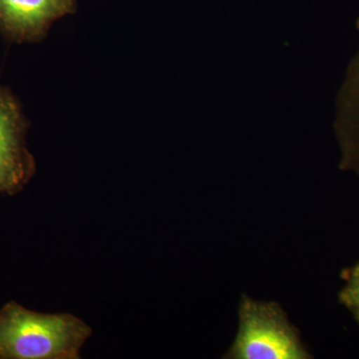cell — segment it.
Listing matches in <instances>:
<instances>
[{"mask_svg":"<svg viewBox=\"0 0 359 359\" xmlns=\"http://www.w3.org/2000/svg\"><path fill=\"white\" fill-rule=\"evenodd\" d=\"M341 278L346 285L339 292V302L359 323V262L353 268L344 269Z\"/></svg>","mask_w":359,"mask_h":359,"instance_id":"obj_6","label":"cell"},{"mask_svg":"<svg viewBox=\"0 0 359 359\" xmlns=\"http://www.w3.org/2000/svg\"><path fill=\"white\" fill-rule=\"evenodd\" d=\"M75 9L76 0H0V34L18 43L39 42Z\"/></svg>","mask_w":359,"mask_h":359,"instance_id":"obj_4","label":"cell"},{"mask_svg":"<svg viewBox=\"0 0 359 359\" xmlns=\"http://www.w3.org/2000/svg\"><path fill=\"white\" fill-rule=\"evenodd\" d=\"M356 25L359 30V18ZM334 128L341 150L340 168L359 177V51L337 96Z\"/></svg>","mask_w":359,"mask_h":359,"instance_id":"obj_5","label":"cell"},{"mask_svg":"<svg viewBox=\"0 0 359 359\" xmlns=\"http://www.w3.org/2000/svg\"><path fill=\"white\" fill-rule=\"evenodd\" d=\"M28 123L11 90L0 85V193L21 190L35 172L25 145Z\"/></svg>","mask_w":359,"mask_h":359,"instance_id":"obj_3","label":"cell"},{"mask_svg":"<svg viewBox=\"0 0 359 359\" xmlns=\"http://www.w3.org/2000/svg\"><path fill=\"white\" fill-rule=\"evenodd\" d=\"M238 332L224 358L308 359L297 328L276 302L252 301L243 295Z\"/></svg>","mask_w":359,"mask_h":359,"instance_id":"obj_2","label":"cell"},{"mask_svg":"<svg viewBox=\"0 0 359 359\" xmlns=\"http://www.w3.org/2000/svg\"><path fill=\"white\" fill-rule=\"evenodd\" d=\"M91 328L72 314H44L11 302L0 309V359H77Z\"/></svg>","mask_w":359,"mask_h":359,"instance_id":"obj_1","label":"cell"}]
</instances>
